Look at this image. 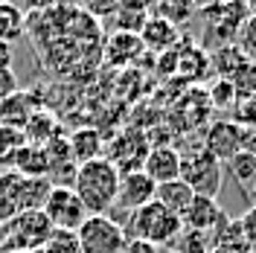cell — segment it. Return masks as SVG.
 Here are the masks:
<instances>
[{
	"label": "cell",
	"instance_id": "1",
	"mask_svg": "<svg viewBox=\"0 0 256 253\" xmlns=\"http://www.w3.org/2000/svg\"><path fill=\"white\" fill-rule=\"evenodd\" d=\"M73 192L79 195L88 216H111L116 206V190H120V169L108 158H96L82 163L73 174Z\"/></svg>",
	"mask_w": 256,
	"mask_h": 253
},
{
	"label": "cell",
	"instance_id": "2",
	"mask_svg": "<svg viewBox=\"0 0 256 253\" xmlns=\"http://www.w3.org/2000/svg\"><path fill=\"white\" fill-rule=\"evenodd\" d=\"M122 230H126V238H146L154 248H169L180 236L184 222L178 216H172L169 210H163L158 201H148L146 206L131 212V222Z\"/></svg>",
	"mask_w": 256,
	"mask_h": 253
},
{
	"label": "cell",
	"instance_id": "3",
	"mask_svg": "<svg viewBox=\"0 0 256 253\" xmlns=\"http://www.w3.org/2000/svg\"><path fill=\"white\" fill-rule=\"evenodd\" d=\"M0 233H3V248L6 250L32 253L38 248H44V242L52 233V224L47 222V216L41 210H20L6 224H0Z\"/></svg>",
	"mask_w": 256,
	"mask_h": 253
},
{
	"label": "cell",
	"instance_id": "4",
	"mask_svg": "<svg viewBox=\"0 0 256 253\" xmlns=\"http://www.w3.org/2000/svg\"><path fill=\"white\" fill-rule=\"evenodd\" d=\"M222 163L210 154L207 148H192L180 152V180L190 186L195 195H207L216 198L222 190Z\"/></svg>",
	"mask_w": 256,
	"mask_h": 253
},
{
	"label": "cell",
	"instance_id": "5",
	"mask_svg": "<svg viewBox=\"0 0 256 253\" xmlns=\"http://www.w3.org/2000/svg\"><path fill=\"white\" fill-rule=\"evenodd\" d=\"M79 253H122L126 230L111 216H88L76 230Z\"/></svg>",
	"mask_w": 256,
	"mask_h": 253
},
{
	"label": "cell",
	"instance_id": "6",
	"mask_svg": "<svg viewBox=\"0 0 256 253\" xmlns=\"http://www.w3.org/2000/svg\"><path fill=\"white\" fill-rule=\"evenodd\" d=\"M41 212L47 216L52 230H73V233L88 218V210L82 206L79 195L73 192L70 184H52L47 198H44V204H41Z\"/></svg>",
	"mask_w": 256,
	"mask_h": 253
},
{
	"label": "cell",
	"instance_id": "7",
	"mask_svg": "<svg viewBox=\"0 0 256 253\" xmlns=\"http://www.w3.org/2000/svg\"><path fill=\"white\" fill-rule=\"evenodd\" d=\"M204 148H207L218 163H227L233 154L242 152V126L236 120H230V116L216 120V122L207 128V134H204Z\"/></svg>",
	"mask_w": 256,
	"mask_h": 253
},
{
	"label": "cell",
	"instance_id": "8",
	"mask_svg": "<svg viewBox=\"0 0 256 253\" xmlns=\"http://www.w3.org/2000/svg\"><path fill=\"white\" fill-rule=\"evenodd\" d=\"M154 190H158V184L143 169L122 172L120 174V190H116V206L126 210V212H134V210L146 206L148 201H154Z\"/></svg>",
	"mask_w": 256,
	"mask_h": 253
},
{
	"label": "cell",
	"instance_id": "9",
	"mask_svg": "<svg viewBox=\"0 0 256 253\" xmlns=\"http://www.w3.org/2000/svg\"><path fill=\"white\" fill-rule=\"evenodd\" d=\"M143 172L154 180V184H169V180H178L180 178V148L175 146H166V142H158L148 148V154L143 160Z\"/></svg>",
	"mask_w": 256,
	"mask_h": 253
},
{
	"label": "cell",
	"instance_id": "10",
	"mask_svg": "<svg viewBox=\"0 0 256 253\" xmlns=\"http://www.w3.org/2000/svg\"><path fill=\"white\" fill-rule=\"evenodd\" d=\"M224 206L218 204V198H207V195H195V201L190 204V210L184 212V227L186 230H198V233H210L224 222Z\"/></svg>",
	"mask_w": 256,
	"mask_h": 253
},
{
	"label": "cell",
	"instance_id": "11",
	"mask_svg": "<svg viewBox=\"0 0 256 253\" xmlns=\"http://www.w3.org/2000/svg\"><path fill=\"white\" fill-rule=\"evenodd\" d=\"M137 38H140V44H143L146 50L166 52V50H172L178 44L180 32H178L175 24H169V20H163V18H158V15H148L146 24L140 26V32H137Z\"/></svg>",
	"mask_w": 256,
	"mask_h": 253
},
{
	"label": "cell",
	"instance_id": "12",
	"mask_svg": "<svg viewBox=\"0 0 256 253\" xmlns=\"http://www.w3.org/2000/svg\"><path fill=\"white\" fill-rule=\"evenodd\" d=\"M9 172H18L20 178H47L50 166H47V152H44V146L24 142V148H20L15 158H12V163H9Z\"/></svg>",
	"mask_w": 256,
	"mask_h": 253
},
{
	"label": "cell",
	"instance_id": "13",
	"mask_svg": "<svg viewBox=\"0 0 256 253\" xmlns=\"http://www.w3.org/2000/svg\"><path fill=\"white\" fill-rule=\"evenodd\" d=\"M154 201H158L163 210H169L172 216L184 218V212H186L190 204L195 201V192L178 178V180H169V184H160L158 190H154Z\"/></svg>",
	"mask_w": 256,
	"mask_h": 253
},
{
	"label": "cell",
	"instance_id": "14",
	"mask_svg": "<svg viewBox=\"0 0 256 253\" xmlns=\"http://www.w3.org/2000/svg\"><path fill=\"white\" fill-rule=\"evenodd\" d=\"M50 186H52L50 178H20V174H18V180H15V206H18V212H20V210H41Z\"/></svg>",
	"mask_w": 256,
	"mask_h": 253
},
{
	"label": "cell",
	"instance_id": "15",
	"mask_svg": "<svg viewBox=\"0 0 256 253\" xmlns=\"http://www.w3.org/2000/svg\"><path fill=\"white\" fill-rule=\"evenodd\" d=\"M32 114H35V102H32V96L26 90H18V94H12L9 99L0 102V122L3 126H12L24 131V126H26V120Z\"/></svg>",
	"mask_w": 256,
	"mask_h": 253
},
{
	"label": "cell",
	"instance_id": "16",
	"mask_svg": "<svg viewBox=\"0 0 256 253\" xmlns=\"http://www.w3.org/2000/svg\"><path fill=\"white\" fill-rule=\"evenodd\" d=\"M70 152H73V160L76 163H88V160H96V158H102V134L96 131V128L90 126H84L79 128V131H73L70 134Z\"/></svg>",
	"mask_w": 256,
	"mask_h": 253
},
{
	"label": "cell",
	"instance_id": "17",
	"mask_svg": "<svg viewBox=\"0 0 256 253\" xmlns=\"http://www.w3.org/2000/svg\"><path fill=\"white\" fill-rule=\"evenodd\" d=\"M24 137L32 146H47L50 140L58 137V120L47 111H35L24 126Z\"/></svg>",
	"mask_w": 256,
	"mask_h": 253
},
{
	"label": "cell",
	"instance_id": "18",
	"mask_svg": "<svg viewBox=\"0 0 256 253\" xmlns=\"http://www.w3.org/2000/svg\"><path fill=\"white\" fill-rule=\"evenodd\" d=\"M24 26H26V15H24V9L18 6L15 0L0 3V41L15 44L18 38L24 35Z\"/></svg>",
	"mask_w": 256,
	"mask_h": 253
},
{
	"label": "cell",
	"instance_id": "19",
	"mask_svg": "<svg viewBox=\"0 0 256 253\" xmlns=\"http://www.w3.org/2000/svg\"><path fill=\"white\" fill-rule=\"evenodd\" d=\"M210 62H212V67H216L218 79H233V76H236V73H239V70L250 62V58L242 52L239 44H224V47L218 50Z\"/></svg>",
	"mask_w": 256,
	"mask_h": 253
},
{
	"label": "cell",
	"instance_id": "20",
	"mask_svg": "<svg viewBox=\"0 0 256 253\" xmlns=\"http://www.w3.org/2000/svg\"><path fill=\"white\" fill-rule=\"evenodd\" d=\"M227 172H230L233 184L242 192H248V190L254 192V186H256V158L254 154H248V152L233 154V158L227 160Z\"/></svg>",
	"mask_w": 256,
	"mask_h": 253
},
{
	"label": "cell",
	"instance_id": "21",
	"mask_svg": "<svg viewBox=\"0 0 256 253\" xmlns=\"http://www.w3.org/2000/svg\"><path fill=\"white\" fill-rule=\"evenodd\" d=\"M24 142H26V137H24L20 128H12V126L0 122V169H9L12 158L24 148Z\"/></svg>",
	"mask_w": 256,
	"mask_h": 253
},
{
	"label": "cell",
	"instance_id": "22",
	"mask_svg": "<svg viewBox=\"0 0 256 253\" xmlns=\"http://www.w3.org/2000/svg\"><path fill=\"white\" fill-rule=\"evenodd\" d=\"M154 15L169 20V24H184L192 15V3L190 0H152Z\"/></svg>",
	"mask_w": 256,
	"mask_h": 253
},
{
	"label": "cell",
	"instance_id": "23",
	"mask_svg": "<svg viewBox=\"0 0 256 253\" xmlns=\"http://www.w3.org/2000/svg\"><path fill=\"white\" fill-rule=\"evenodd\" d=\"M212 242V236L210 233H198V230H180V236L175 238V248L178 253H210V244Z\"/></svg>",
	"mask_w": 256,
	"mask_h": 253
},
{
	"label": "cell",
	"instance_id": "24",
	"mask_svg": "<svg viewBox=\"0 0 256 253\" xmlns=\"http://www.w3.org/2000/svg\"><path fill=\"white\" fill-rule=\"evenodd\" d=\"M210 102H212V108H218V111H227L233 114V108H236V102H239V96H236V90H233V82L230 79H218L212 88H210Z\"/></svg>",
	"mask_w": 256,
	"mask_h": 253
},
{
	"label": "cell",
	"instance_id": "25",
	"mask_svg": "<svg viewBox=\"0 0 256 253\" xmlns=\"http://www.w3.org/2000/svg\"><path fill=\"white\" fill-rule=\"evenodd\" d=\"M47 253H79V238L73 230H52L50 238L44 242Z\"/></svg>",
	"mask_w": 256,
	"mask_h": 253
},
{
	"label": "cell",
	"instance_id": "26",
	"mask_svg": "<svg viewBox=\"0 0 256 253\" xmlns=\"http://www.w3.org/2000/svg\"><path fill=\"white\" fill-rule=\"evenodd\" d=\"M230 82H233V90H236V96H239V99H244V96H254L256 94V62H248Z\"/></svg>",
	"mask_w": 256,
	"mask_h": 253
},
{
	"label": "cell",
	"instance_id": "27",
	"mask_svg": "<svg viewBox=\"0 0 256 253\" xmlns=\"http://www.w3.org/2000/svg\"><path fill=\"white\" fill-rule=\"evenodd\" d=\"M236 44L242 47V52L254 62L256 58V15H248L242 20L239 35H236Z\"/></svg>",
	"mask_w": 256,
	"mask_h": 253
},
{
	"label": "cell",
	"instance_id": "28",
	"mask_svg": "<svg viewBox=\"0 0 256 253\" xmlns=\"http://www.w3.org/2000/svg\"><path fill=\"white\" fill-rule=\"evenodd\" d=\"M230 120H236L242 128H256V94L239 99L233 114H230Z\"/></svg>",
	"mask_w": 256,
	"mask_h": 253
},
{
	"label": "cell",
	"instance_id": "29",
	"mask_svg": "<svg viewBox=\"0 0 256 253\" xmlns=\"http://www.w3.org/2000/svg\"><path fill=\"white\" fill-rule=\"evenodd\" d=\"M239 227H242L244 242H248V250H256V206H250L239 218Z\"/></svg>",
	"mask_w": 256,
	"mask_h": 253
},
{
	"label": "cell",
	"instance_id": "30",
	"mask_svg": "<svg viewBox=\"0 0 256 253\" xmlns=\"http://www.w3.org/2000/svg\"><path fill=\"white\" fill-rule=\"evenodd\" d=\"M20 90V82H18V73L12 67H0V102L9 99L12 94Z\"/></svg>",
	"mask_w": 256,
	"mask_h": 253
},
{
	"label": "cell",
	"instance_id": "31",
	"mask_svg": "<svg viewBox=\"0 0 256 253\" xmlns=\"http://www.w3.org/2000/svg\"><path fill=\"white\" fill-rule=\"evenodd\" d=\"M79 6L88 12V15H111V12H116V6H120V0H79Z\"/></svg>",
	"mask_w": 256,
	"mask_h": 253
},
{
	"label": "cell",
	"instance_id": "32",
	"mask_svg": "<svg viewBox=\"0 0 256 253\" xmlns=\"http://www.w3.org/2000/svg\"><path fill=\"white\" fill-rule=\"evenodd\" d=\"M122 253H160V248H154V244L146 242V238H126Z\"/></svg>",
	"mask_w": 256,
	"mask_h": 253
},
{
	"label": "cell",
	"instance_id": "33",
	"mask_svg": "<svg viewBox=\"0 0 256 253\" xmlns=\"http://www.w3.org/2000/svg\"><path fill=\"white\" fill-rule=\"evenodd\" d=\"M242 152L256 158V128H242Z\"/></svg>",
	"mask_w": 256,
	"mask_h": 253
},
{
	"label": "cell",
	"instance_id": "34",
	"mask_svg": "<svg viewBox=\"0 0 256 253\" xmlns=\"http://www.w3.org/2000/svg\"><path fill=\"white\" fill-rule=\"evenodd\" d=\"M12 62H15V47L0 41V67H12Z\"/></svg>",
	"mask_w": 256,
	"mask_h": 253
},
{
	"label": "cell",
	"instance_id": "35",
	"mask_svg": "<svg viewBox=\"0 0 256 253\" xmlns=\"http://www.w3.org/2000/svg\"><path fill=\"white\" fill-rule=\"evenodd\" d=\"M192 9H201V12H210V9H216L218 3H224V0H190Z\"/></svg>",
	"mask_w": 256,
	"mask_h": 253
},
{
	"label": "cell",
	"instance_id": "36",
	"mask_svg": "<svg viewBox=\"0 0 256 253\" xmlns=\"http://www.w3.org/2000/svg\"><path fill=\"white\" fill-rule=\"evenodd\" d=\"M20 3H24L26 9H50L56 0H20Z\"/></svg>",
	"mask_w": 256,
	"mask_h": 253
},
{
	"label": "cell",
	"instance_id": "37",
	"mask_svg": "<svg viewBox=\"0 0 256 253\" xmlns=\"http://www.w3.org/2000/svg\"><path fill=\"white\" fill-rule=\"evenodd\" d=\"M244 6H248V12H250V15H256V0H244Z\"/></svg>",
	"mask_w": 256,
	"mask_h": 253
},
{
	"label": "cell",
	"instance_id": "38",
	"mask_svg": "<svg viewBox=\"0 0 256 253\" xmlns=\"http://www.w3.org/2000/svg\"><path fill=\"white\" fill-rule=\"evenodd\" d=\"M250 195H254V206H256V186H254V192H250Z\"/></svg>",
	"mask_w": 256,
	"mask_h": 253
},
{
	"label": "cell",
	"instance_id": "39",
	"mask_svg": "<svg viewBox=\"0 0 256 253\" xmlns=\"http://www.w3.org/2000/svg\"><path fill=\"white\" fill-rule=\"evenodd\" d=\"M0 248H3V233H0Z\"/></svg>",
	"mask_w": 256,
	"mask_h": 253
},
{
	"label": "cell",
	"instance_id": "40",
	"mask_svg": "<svg viewBox=\"0 0 256 253\" xmlns=\"http://www.w3.org/2000/svg\"><path fill=\"white\" fill-rule=\"evenodd\" d=\"M0 3H9V0H0Z\"/></svg>",
	"mask_w": 256,
	"mask_h": 253
},
{
	"label": "cell",
	"instance_id": "41",
	"mask_svg": "<svg viewBox=\"0 0 256 253\" xmlns=\"http://www.w3.org/2000/svg\"><path fill=\"white\" fill-rule=\"evenodd\" d=\"M169 253H175V250H169Z\"/></svg>",
	"mask_w": 256,
	"mask_h": 253
},
{
	"label": "cell",
	"instance_id": "42",
	"mask_svg": "<svg viewBox=\"0 0 256 253\" xmlns=\"http://www.w3.org/2000/svg\"><path fill=\"white\" fill-rule=\"evenodd\" d=\"M254 62H256V58H254Z\"/></svg>",
	"mask_w": 256,
	"mask_h": 253
}]
</instances>
